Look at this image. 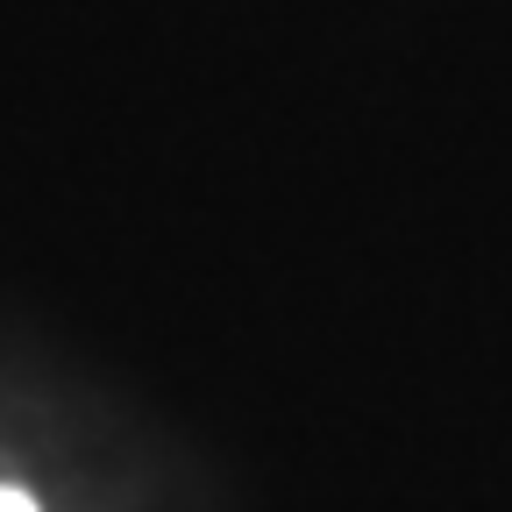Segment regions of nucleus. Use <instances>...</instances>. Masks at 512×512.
Returning a JSON list of instances; mask_svg holds the SVG:
<instances>
[{"label":"nucleus","mask_w":512,"mask_h":512,"mask_svg":"<svg viewBox=\"0 0 512 512\" xmlns=\"http://www.w3.org/2000/svg\"><path fill=\"white\" fill-rule=\"evenodd\" d=\"M0 512H36V505H29L22 491H8V484H0Z\"/></svg>","instance_id":"nucleus-1"}]
</instances>
